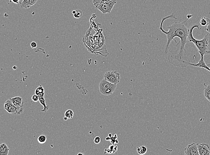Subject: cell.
Listing matches in <instances>:
<instances>
[{"instance_id": "6da1fadb", "label": "cell", "mask_w": 210, "mask_h": 155, "mask_svg": "<svg viewBox=\"0 0 210 155\" xmlns=\"http://www.w3.org/2000/svg\"><path fill=\"white\" fill-rule=\"evenodd\" d=\"M170 18L177 19L174 14L172 13L170 15L162 18L159 28L160 30L167 36V41L164 53H168L172 41H174L177 47L181 42L180 48H177L176 51L171 52L170 54L168 55V60L169 63L174 66L186 68L189 66L190 63V60L187 58V52L185 49L186 44L188 42V35L189 30L187 23L188 19H187L183 22H174L170 26L167 27L169 29L168 31H165L162 27L164 23L165 20Z\"/></svg>"}, {"instance_id": "7a4b0ae2", "label": "cell", "mask_w": 210, "mask_h": 155, "mask_svg": "<svg viewBox=\"0 0 210 155\" xmlns=\"http://www.w3.org/2000/svg\"><path fill=\"white\" fill-rule=\"evenodd\" d=\"M195 28L199 29V27L198 24H194L189 28L188 35V42L193 43L195 44L198 50L199 53L205 55L208 49V35H206L202 40H196L193 35V30Z\"/></svg>"}, {"instance_id": "3957f363", "label": "cell", "mask_w": 210, "mask_h": 155, "mask_svg": "<svg viewBox=\"0 0 210 155\" xmlns=\"http://www.w3.org/2000/svg\"><path fill=\"white\" fill-rule=\"evenodd\" d=\"M117 87V84L110 83L103 79L99 84V91L104 95L109 96L113 94Z\"/></svg>"}, {"instance_id": "277c9868", "label": "cell", "mask_w": 210, "mask_h": 155, "mask_svg": "<svg viewBox=\"0 0 210 155\" xmlns=\"http://www.w3.org/2000/svg\"><path fill=\"white\" fill-rule=\"evenodd\" d=\"M116 3L117 0H110L95 6L103 14H110Z\"/></svg>"}, {"instance_id": "5b68a950", "label": "cell", "mask_w": 210, "mask_h": 155, "mask_svg": "<svg viewBox=\"0 0 210 155\" xmlns=\"http://www.w3.org/2000/svg\"><path fill=\"white\" fill-rule=\"evenodd\" d=\"M103 78L110 83L117 84L119 83L120 75L116 71H109L105 72Z\"/></svg>"}, {"instance_id": "8992f818", "label": "cell", "mask_w": 210, "mask_h": 155, "mask_svg": "<svg viewBox=\"0 0 210 155\" xmlns=\"http://www.w3.org/2000/svg\"><path fill=\"white\" fill-rule=\"evenodd\" d=\"M10 99L13 105L17 108L19 115L23 113L24 111V103L23 102L22 97L18 96H14L10 98Z\"/></svg>"}, {"instance_id": "52a82bcc", "label": "cell", "mask_w": 210, "mask_h": 155, "mask_svg": "<svg viewBox=\"0 0 210 155\" xmlns=\"http://www.w3.org/2000/svg\"><path fill=\"white\" fill-rule=\"evenodd\" d=\"M4 108L5 110L10 114L19 115L18 109L13 105L10 99L5 101L4 104Z\"/></svg>"}, {"instance_id": "ba28073f", "label": "cell", "mask_w": 210, "mask_h": 155, "mask_svg": "<svg viewBox=\"0 0 210 155\" xmlns=\"http://www.w3.org/2000/svg\"><path fill=\"white\" fill-rule=\"evenodd\" d=\"M184 152L186 155H199L197 145L194 143L188 145L184 148Z\"/></svg>"}, {"instance_id": "9c48e42d", "label": "cell", "mask_w": 210, "mask_h": 155, "mask_svg": "<svg viewBox=\"0 0 210 155\" xmlns=\"http://www.w3.org/2000/svg\"><path fill=\"white\" fill-rule=\"evenodd\" d=\"M197 145L199 155H210V147L208 144H198Z\"/></svg>"}, {"instance_id": "30bf717a", "label": "cell", "mask_w": 210, "mask_h": 155, "mask_svg": "<svg viewBox=\"0 0 210 155\" xmlns=\"http://www.w3.org/2000/svg\"><path fill=\"white\" fill-rule=\"evenodd\" d=\"M200 55L201 59L200 60H199L198 63L196 64H191V63H190V64H189V66L196 67L200 68H203L210 72L209 67H208L207 66V65H206V63H205V61H204V55H203L202 54H200Z\"/></svg>"}, {"instance_id": "8fae6325", "label": "cell", "mask_w": 210, "mask_h": 155, "mask_svg": "<svg viewBox=\"0 0 210 155\" xmlns=\"http://www.w3.org/2000/svg\"><path fill=\"white\" fill-rule=\"evenodd\" d=\"M38 0H23L20 3V6L22 9H27L35 5Z\"/></svg>"}, {"instance_id": "7c38bea8", "label": "cell", "mask_w": 210, "mask_h": 155, "mask_svg": "<svg viewBox=\"0 0 210 155\" xmlns=\"http://www.w3.org/2000/svg\"><path fill=\"white\" fill-rule=\"evenodd\" d=\"M10 149L5 143L0 144V155H8Z\"/></svg>"}, {"instance_id": "4fadbf2b", "label": "cell", "mask_w": 210, "mask_h": 155, "mask_svg": "<svg viewBox=\"0 0 210 155\" xmlns=\"http://www.w3.org/2000/svg\"><path fill=\"white\" fill-rule=\"evenodd\" d=\"M39 101H40V103L43 106V109L41 110L42 112H47V110L49 109V106L46 104V102H45V100L44 99V96L39 97Z\"/></svg>"}, {"instance_id": "5bb4252c", "label": "cell", "mask_w": 210, "mask_h": 155, "mask_svg": "<svg viewBox=\"0 0 210 155\" xmlns=\"http://www.w3.org/2000/svg\"><path fill=\"white\" fill-rule=\"evenodd\" d=\"M204 95L206 99L210 102V84H204Z\"/></svg>"}, {"instance_id": "9a60e30c", "label": "cell", "mask_w": 210, "mask_h": 155, "mask_svg": "<svg viewBox=\"0 0 210 155\" xmlns=\"http://www.w3.org/2000/svg\"><path fill=\"white\" fill-rule=\"evenodd\" d=\"M118 150V147L115 144L110 145L109 147L107 149H105V151H107L108 153H114L117 152Z\"/></svg>"}, {"instance_id": "2e32d148", "label": "cell", "mask_w": 210, "mask_h": 155, "mask_svg": "<svg viewBox=\"0 0 210 155\" xmlns=\"http://www.w3.org/2000/svg\"><path fill=\"white\" fill-rule=\"evenodd\" d=\"M137 152L139 154L144 155L147 152V148L146 147L142 146L138 147H137Z\"/></svg>"}, {"instance_id": "e0dca14e", "label": "cell", "mask_w": 210, "mask_h": 155, "mask_svg": "<svg viewBox=\"0 0 210 155\" xmlns=\"http://www.w3.org/2000/svg\"><path fill=\"white\" fill-rule=\"evenodd\" d=\"M210 22V20L209 18H208V17H202L200 21V24L202 26H207Z\"/></svg>"}, {"instance_id": "ac0fdd59", "label": "cell", "mask_w": 210, "mask_h": 155, "mask_svg": "<svg viewBox=\"0 0 210 155\" xmlns=\"http://www.w3.org/2000/svg\"><path fill=\"white\" fill-rule=\"evenodd\" d=\"M37 140H38V141L39 143L40 144H44L47 141V136L44 134H41L38 137Z\"/></svg>"}, {"instance_id": "d6986e66", "label": "cell", "mask_w": 210, "mask_h": 155, "mask_svg": "<svg viewBox=\"0 0 210 155\" xmlns=\"http://www.w3.org/2000/svg\"><path fill=\"white\" fill-rule=\"evenodd\" d=\"M65 116L68 119H71L74 115V112L72 109H68L65 111Z\"/></svg>"}, {"instance_id": "ffe728a7", "label": "cell", "mask_w": 210, "mask_h": 155, "mask_svg": "<svg viewBox=\"0 0 210 155\" xmlns=\"http://www.w3.org/2000/svg\"><path fill=\"white\" fill-rule=\"evenodd\" d=\"M44 91L45 90H44V89L43 86L42 85H40V86L37 87L36 90H35V94H37V95H39V94H41V93H45Z\"/></svg>"}, {"instance_id": "44dd1931", "label": "cell", "mask_w": 210, "mask_h": 155, "mask_svg": "<svg viewBox=\"0 0 210 155\" xmlns=\"http://www.w3.org/2000/svg\"><path fill=\"white\" fill-rule=\"evenodd\" d=\"M117 134H115L114 136H111L110 137V142L113 144H118L119 143L118 140H117Z\"/></svg>"}, {"instance_id": "7402d4cb", "label": "cell", "mask_w": 210, "mask_h": 155, "mask_svg": "<svg viewBox=\"0 0 210 155\" xmlns=\"http://www.w3.org/2000/svg\"><path fill=\"white\" fill-rule=\"evenodd\" d=\"M83 13L81 10H77L76 11V13L73 14V16L75 18H79L81 17Z\"/></svg>"}, {"instance_id": "603a6c76", "label": "cell", "mask_w": 210, "mask_h": 155, "mask_svg": "<svg viewBox=\"0 0 210 155\" xmlns=\"http://www.w3.org/2000/svg\"><path fill=\"white\" fill-rule=\"evenodd\" d=\"M109 1H110V0H93L92 2L94 5L96 6V5H98Z\"/></svg>"}, {"instance_id": "cb8c5ba5", "label": "cell", "mask_w": 210, "mask_h": 155, "mask_svg": "<svg viewBox=\"0 0 210 155\" xmlns=\"http://www.w3.org/2000/svg\"><path fill=\"white\" fill-rule=\"evenodd\" d=\"M101 139L100 136H96L94 140V142L96 144H98L101 142Z\"/></svg>"}, {"instance_id": "d4e9b609", "label": "cell", "mask_w": 210, "mask_h": 155, "mask_svg": "<svg viewBox=\"0 0 210 155\" xmlns=\"http://www.w3.org/2000/svg\"><path fill=\"white\" fill-rule=\"evenodd\" d=\"M31 99H32V100L33 101V102H38V101H39V96L36 94H34V95L32 96V97H31Z\"/></svg>"}, {"instance_id": "484cf974", "label": "cell", "mask_w": 210, "mask_h": 155, "mask_svg": "<svg viewBox=\"0 0 210 155\" xmlns=\"http://www.w3.org/2000/svg\"><path fill=\"white\" fill-rule=\"evenodd\" d=\"M30 46L32 48H36L37 46V44L35 42H32L30 43Z\"/></svg>"}, {"instance_id": "4316f807", "label": "cell", "mask_w": 210, "mask_h": 155, "mask_svg": "<svg viewBox=\"0 0 210 155\" xmlns=\"http://www.w3.org/2000/svg\"><path fill=\"white\" fill-rule=\"evenodd\" d=\"M205 30L207 31V32H208L209 33H210V22L209 24L207 25V28L205 29Z\"/></svg>"}, {"instance_id": "83f0119b", "label": "cell", "mask_w": 210, "mask_h": 155, "mask_svg": "<svg viewBox=\"0 0 210 155\" xmlns=\"http://www.w3.org/2000/svg\"><path fill=\"white\" fill-rule=\"evenodd\" d=\"M193 15L190 14H188L187 15V19H189L191 18V17H193Z\"/></svg>"}, {"instance_id": "f1b7e54d", "label": "cell", "mask_w": 210, "mask_h": 155, "mask_svg": "<svg viewBox=\"0 0 210 155\" xmlns=\"http://www.w3.org/2000/svg\"><path fill=\"white\" fill-rule=\"evenodd\" d=\"M19 1H20V0H12V2L13 3L17 4H18L19 3Z\"/></svg>"}, {"instance_id": "f546056e", "label": "cell", "mask_w": 210, "mask_h": 155, "mask_svg": "<svg viewBox=\"0 0 210 155\" xmlns=\"http://www.w3.org/2000/svg\"><path fill=\"white\" fill-rule=\"evenodd\" d=\"M208 47L209 48H210V33L208 34Z\"/></svg>"}, {"instance_id": "4dcf8cb0", "label": "cell", "mask_w": 210, "mask_h": 155, "mask_svg": "<svg viewBox=\"0 0 210 155\" xmlns=\"http://www.w3.org/2000/svg\"><path fill=\"white\" fill-rule=\"evenodd\" d=\"M110 137H109V136L106 138V141H110Z\"/></svg>"}, {"instance_id": "1f68e13d", "label": "cell", "mask_w": 210, "mask_h": 155, "mask_svg": "<svg viewBox=\"0 0 210 155\" xmlns=\"http://www.w3.org/2000/svg\"><path fill=\"white\" fill-rule=\"evenodd\" d=\"M206 54L210 55V50H208V51H207V52H206Z\"/></svg>"}, {"instance_id": "d6a6232c", "label": "cell", "mask_w": 210, "mask_h": 155, "mask_svg": "<svg viewBox=\"0 0 210 155\" xmlns=\"http://www.w3.org/2000/svg\"><path fill=\"white\" fill-rule=\"evenodd\" d=\"M64 120H66V121L68 119L66 117H65H65H64Z\"/></svg>"}, {"instance_id": "836d02e7", "label": "cell", "mask_w": 210, "mask_h": 155, "mask_svg": "<svg viewBox=\"0 0 210 155\" xmlns=\"http://www.w3.org/2000/svg\"><path fill=\"white\" fill-rule=\"evenodd\" d=\"M75 13H76V11H72V14H75Z\"/></svg>"}, {"instance_id": "e575fe53", "label": "cell", "mask_w": 210, "mask_h": 155, "mask_svg": "<svg viewBox=\"0 0 210 155\" xmlns=\"http://www.w3.org/2000/svg\"><path fill=\"white\" fill-rule=\"evenodd\" d=\"M112 135L111 133H110L109 134L108 136H109V137H111Z\"/></svg>"}, {"instance_id": "d590c367", "label": "cell", "mask_w": 210, "mask_h": 155, "mask_svg": "<svg viewBox=\"0 0 210 155\" xmlns=\"http://www.w3.org/2000/svg\"><path fill=\"white\" fill-rule=\"evenodd\" d=\"M80 154H81V155H84L83 154H82V153H80L78 154V155H80Z\"/></svg>"}, {"instance_id": "8d00e7d4", "label": "cell", "mask_w": 210, "mask_h": 155, "mask_svg": "<svg viewBox=\"0 0 210 155\" xmlns=\"http://www.w3.org/2000/svg\"><path fill=\"white\" fill-rule=\"evenodd\" d=\"M10 2H12V0H10Z\"/></svg>"}, {"instance_id": "74e56055", "label": "cell", "mask_w": 210, "mask_h": 155, "mask_svg": "<svg viewBox=\"0 0 210 155\" xmlns=\"http://www.w3.org/2000/svg\"><path fill=\"white\" fill-rule=\"evenodd\" d=\"M210 69V67H209Z\"/></svg>"}]
</instances>
